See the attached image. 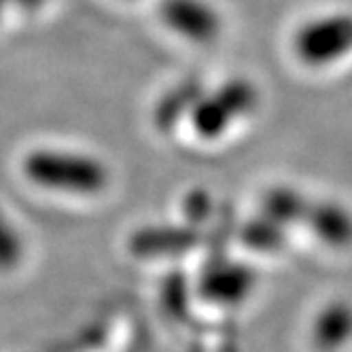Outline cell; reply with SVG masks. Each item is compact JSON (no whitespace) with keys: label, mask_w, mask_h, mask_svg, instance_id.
<instances>
[{"label":"cell","mask_w":352,"mask_h":352,"mask_svg":"<svg viewBox=\"0 0 352 352\" xmlns=\"http://www.w3.org/2000/svg\"><path fill=\"white\" fill-rule=\"evenodd\" d=\"M21 170L34 185L43 189L79 195L100 193L111 179L109 168L100 160L56 148L30 151L23 157Z\"/></svg>","instance_id":"6da1fadb"},{"label":"cell","mask_w":352,"mask_h":352,"mask_svg":"<svg viewBox=\"0 0 352 352\" xmlns=\"http://www.w3.org/2000/svg\"><path fill=\"white\" fill-rule=\"evenodd\" d=\"M257 104V89L246 79H234L212 94H204L191 111V125L197 136L206 140L219 138L242 115Z\"/></svg>","instance_id":"7a4b0ae2"},{"label":"cell","mask_w":352,"mask_h":352,"mask_svg":"<svg viewBox=\"0 0 352 352\" xmlns=\"http://www.w3.org/2000/svg\"><path fill=\"white\" fill-rule=\"evenodd\" d=\"M352 52V15L312 19L295 34V54L308 66H329Z\"/></svg>","instance_id":"3957f363"},{"label":"cell","mask_w":352,"mask_h":352,"mask_svg":"<svg viewBox=\"0 0 352 352\" xmlns=\"http://www.w3.org/2000/svg\"><path fill=\"white\" fill-rule=\"evenodd\" d=\"M162 17L174 32L197 43H208L221 32L217 11L204 0H166Z\"/></svg>","instance_id":"277c9868"},{"label":"cell","mask_w":352,"mask_h":352,"mask_svg":"<svg viewBox=\"0 0 352 352\" xmlns=\"http://www.w3.org/2000/svg\"><path fill=\"white\" fill-rule=\"evenodd\" d=\"M255 272L244 263L223 261L212 263L199 278V293L214 304H240V301L253 291Z\"/></svg>","instance_id":"5b68a950"},{"label":"cell","mask_w":352,"mask_h":352,"mask_svg":"<svg viewBox=\"0 0 352 352\" xmlns=\"http://www.w3.org/2000/svg\"><path fill=\"white\" fill-rule=\"evenodd\" d=\"M199 236L193 228H172V225H153L134 232L130 238V250L138 257H176L191 250Z\"/></svg>","instance_id":"8992f818"},{"label":"cell","mask_w":352,"mask_h":352,"mask_svg":"<svg viewBox=\"0 0 352 352\" xmlns=\"http://www.w3.org/2000/svg\"><path fill=\"white\" fill-rule=\"evenodd\" d=\"M304 225H308L310 232L320 242L333 248L352 244V212L338 202H329V199L314 202L310 199Z\"/></svg>","instance_id":"52a82bcc"},{"label":"cell","mask_w":352,"mask_h":352,"mask_svg":"<svg viewBox=\"0 0 352 352\" xmlns=\"http://www.w3.org/2000/svg\"><path fill=\"white\" fill-rule=\"evenodd\" d=\"M352 338V308L348 304L327 306L314 322V344L320 350H336Z\"/></svg>","instance_id":"ba28073f"},{"label":"cell","mask_w":352,"mask_h":352,"mask_svg":"<svg viewBox=\"0 0 352 352\" xmlns=\"http://www.w3.org/2000/svg\"><path fill=\"white\" fill-rule=\"evenodd\" d=\"M202 87H199L197 81H185L176 89H172L170 94H166L160 104L155 107V115L153 121L160 130H170L179 123L183 117L191 115L193 107L197 104V100L202 98Z\"/></svg>","instance_id":"9c48e42d"},{"label":"cell","mask_w":352,"mask_h":352,"mask_svg":"<svg viewBox=\"0 0 352 352\" xmlns=\"http://www.w3.org/2000/svg\"><path fill=\"white\" fill-rule=\"evenodd\" d=\"M263 214L274 219L280 225L289 223H304L310 197L293 187H272L263 195Z\"/></svg>","instance_id":"30bf717a"},{"label":"cell","mask_w":352,"mask_h":352,"mask_svg":"<svg viewBox=\"0 0 352 352\" xmlns=\"http://www.w3.org/2000/svg\"><path fill=\"white\" fill-rule=\"evenodd\" d=\"M240 238L246 246H250L253 250H261V253H274V250H280L285 246L287 234H285V225L276 223L270 217H259L248 221L242 232Z\"/></svg>","instance_id":"8fae6325"},{"label":"cell","mask_w":352,"mask_h":352,"mask_svg":"<svg viewBox=\"0 0 352 352\" xmlns=\"http://www.w3.org/2000/svg\"><path fill=\"white\" fill-rule=\"evenodd\" d=\"M23 257V244L11 221L0 210V270H13Z\"/></svg>","instance_id":"7c38bea8"},{"label":"cell","mask_w":352,"mask_h":352,"mask_svg":"<svg viewBox=\"0 0 352 352\" xmlns=\"http://www.w3.org/2000/svg\"><path fill=\"white\" fill-rule=\"evenodd\" d=\"M208 206H210V202H208V195H204V193H197V195H191L189 199H187V212L189 214H197V217H208Z\"/></svg>","instance_id":"4fadbf2b"},{"label":"cell","mask_w":352,"mask_h":352,"mask_svg":"<svg viewBox=\"0 0 352 352\" xmlns=\"http://www.w3.org/2000/svg\"><path fill=\"white\" fill-rule=\"evenodd\" d=\"M5 3H7V0H0V9H3V7H5Z\"/></svg>","instance_id":"5bb4252c"}]
</instances>
